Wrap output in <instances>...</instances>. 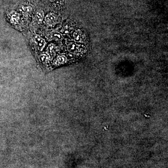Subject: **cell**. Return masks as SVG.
<instances>
[{
    "instance_id": "cell-6",
    "label": "cell",
    "mask_w": 168,
    "mask_h": 168,
    "mask_svg": "<svg viewBox=\"0 0 168 168\" xmlns=\"http://www.w3.org/2000/svg\"><path fill=\"white\" fill-rule=\"evenodd\" d=\"M39 60L43 65H47L50 61V57L45 54H42L39 56Z\"/></svg>"
},
{
    "instance_id": "cell-8",
    "label": "cell",
    "mask_w": 168,
    "mask_h": 168,
    "mask_svg": "<svg viewBox=\"0 0 168 168\" xmlns=\"http://www.w3.org/2000/svg\"><path fill=\"white\" fill-rule=\"evenodd\" d=\"M48 52L51 57H54L55 55V47L54 45L52 44L49 45L48 48Z\"/></svg>"
},
{
    "instance_id": "cell-1",
    "label": "cell",
    "mask_w": 168,
    "mask_h": 168,
    "mask_svg": "<svg viewBox=\"0 0 168 168\" xmlns=\"http://www.w3.org/2000/svg\"><path fill=\"white\" fill-rule=\"evenodd\" d=\"M31 42V44L38 51H42L46 45L44 39L38 35L33 37Z\"/></svg>"
},
{
    "instance_id": "cell-3",
    "label": "cell",
    "mask_w": 168,
    "mask_h": 168,
    "mask_svg": "<svg viewBox=\"0 0 168 168\" xmlns=\"http://www.w3.org/2000/svg\"><path fill=\"white\" fill-rule=\"evenodd\" d=\"M67 58L66 57L64 56H59L57 57L54 61V65L56 66H60V65L64 64L66 62Z\"/></svg>"
},
{
    "instance_id": "cell-5",
    "label": "cell",
    "mask_w": 168,
    "mask_h": 168,
    "mask_svg": "<svg viewBox=\"0 0 168 168\" xmlns=\"http://www.w3.org/2000/svg\"><path fill=\"white\" fill-rule=\"evenodd\" d=\"M10 21L13 24H17L20 21V17L18 14L17 13H12L10 14Z\"/></svg>"
},
{
    "instance_id": "cell-4",
    "label": "cell",
    "mask_w": 168,
    "mask_h": 168,
    "mask_svg": "<svg viewBox=\"0 0 168 168\" xmlns=\"http://www.w3.org/2000/svg\"><path fill=\"white\" fill-rule=\"evenodd\" d=\"M49 38L51 40H60L62 38V36L58 32L56 31H52L49 34Z\"/></svg>"
},
{
    "instance_id": "cell-2",
    "label": "cell",
    "mask_w": 168,
    "mask_h": 168,
    "mask_svg": "<svg viewBox=\"0 0 168 168\" xmlns=\"http://www.w3.org/2000/svg\"><path fill=\"white\" fill-rule=\"evenodd\" d=\"M57 16L54 13H49L45 17V23L49 27H53L57 23Z\"/></svg>"
},
{
    "instance_id": "cell-7",
    "label": "cell",
    "mask_w": 168,
    "mask_h": 168,
    "mask_svg": "<svg viewBox=\"0 0 168 168\" xmlns=\"http://www.w3.org/2000/svg\"><path fill=\"white\" fill-rule=\"evenodd\" d=\"M44 17V13L42 10H38L37 12L35 15L36 19L38 22H41Z\"/></svg>"
},
{
    "instance_id": "cell-9",
    "label": "cell",
    "mask_w": 168,
    "mask_h": 168,
    "mask_svg": "<svg viewBox=\"0 0 168 168\" xmlns=\"http://www.w3.org/2000/svg\"><path fill=\"white\" fill-rule=\"evenodd\" d=\"M50 1H51L52 2H59V1H60V0H50Z\"/></svg>"
}]
</instances>
